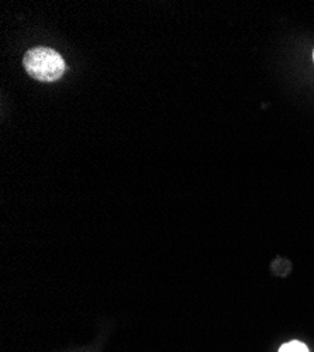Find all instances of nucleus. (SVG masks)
Masks as SVG:
<instances>
[{
	"label": "nucleus",
	"mask_w": 314,
	"mask_h": 352,
	"mask_svg": "<svg viewBox=\"0 0 314 352\" xmlns=\"http://www.w3.org/2000/svg\"><path fill=\"white\" fill-rule=\"evenodd\" d=\"M23 65L28 75L40 82L58 80L67 69L61 54L47 47H37L27 51Z\"/></svg>",
	"instance_id": "nucleus-1"
},
{
	"label": "nucleus",
	"mask_w": 314,
	"mask_h": 352,
	"mask_svg": "<svg viewBox=\"0 0 314 352\" xmlns=\"http://www.w3.org/2000/svg\"><path fill=\"white\" fill-rule=\"evenodd\" d=\"M279 352H309V348L300 341H291V342L283 344Z\"/></svg>",
	"instance_id": "nucleus-2"
},
{
	"label": "nucleus",
	"mask_w": 314,
	"mask_h": 352,
	"mask_svg": "<svg viewBox=\"0 0 314 352\" xmlns=\"http://www.w3.org/2000/svg\"><path fill=\"white\" fill-rule=\"evenodd\" d=\"M313 60H314V51H313Z\"/></svg>",
	"instance_id": "nucleus-3"
}]
</instances>
